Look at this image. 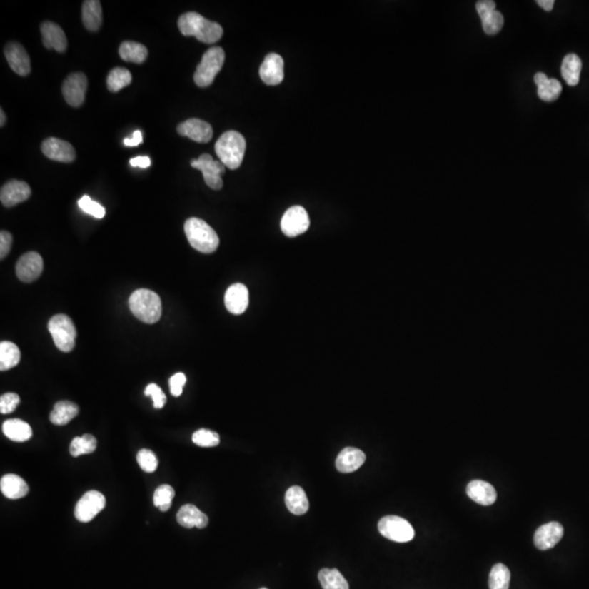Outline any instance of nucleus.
Masks as SVG:
<instances>
[{
    "instance_id": "nucleus-31",
    "label": "nucleus",
    "mask_w": 589,
    "mask_h": 589,
    "mask_svg": "<svg viewBox=\"0 0 589 589\" xmlns=\"http://www.w3.org/2000/svg\"><path fill=\"white\" fill-rule=\"evenodd\" d=\"M582 61L575 54H568L562 61V76L570 86H578L582 71Z\"/></svg>"
},
{
    "instance_id": "nucleus-49",
    "label": "nucleus",
    "mask_w": 589,
    "mask_h": 589,
    "mask_svg": "<svg viewBox=\"0 0 589 589\" xmlns=\"http://www.w3.org/2000/svg\"><path fill=\"white\" fill-rule=\"evenodd\" d=\"M0 117H1V119H0V126L3 127V126L5 125L6 123V115L5 113H4L3 109L0 111Z\"/></svg>"
},
{
    "instance_id": "nucleus-50",
    "label": "nucleus",
    "mask_w": 589,
    "mask_h": 589,
    "mask_svg": "<svg viewBox=\"0 0 589 589\" xmlns=\"http://www.w3.org/2000/svg\"><path fill=\"white\" fill-rule=\"evenodd\" d=\"M260 589H268V588H266V587H263V588H260Z\"/></svg>"
},
{
    "instance_id": "nucleus-48",
    "label": "nucleus",
    "mask_w": 589,
    "mask_h": 589,
    "mask_svg": "<svg viewBox=\"0 0 589 589\" xmlns=\"http://www.w3.org/2000/svg\"><path fill=\"white\" fill-rule=\"evenodd\" d=\"M537 4H538L539 7H541L543 10H545V11L549 12L553 9V6H555V0H538Z\"/></svg>"
},
{
    "instance_id": "nucleus-13",
    "label": "nucleus",
    "mask_w": 589,
    "mask_h": 589,
    "mask_svg": "<svg viewBox=\"0 0 589 589\" xmlns=\"http://www.w3.org/2000/svg\"><path fill=\"white\" fill-rule=\"evenodd\" d=\"M42 272L43 259L37 252H26L16 262V274L22 282H34L41 276Z\"/></svg>"
},
{
    "instance_id": "nucleus-35",
    "label": "nucleus",
    "mask_w": 589,
    "mask_h": 589,
    "mask_svg": "<svg viewBox=\"0 0 589 589\" xmlns=\"http://www.w3.org/2000/svg\"><path fill=\"white\" fill-rule=\"evenodd\" d=\"M132 76L125 68H114L107 76V88L111 92H118L131 84Z\"/></svg>"
},
{
    "instance_id": "nucleus-15",
    "label": "nucleus",
    "mask_w": 589,
    "mask_h": 589,
    "mask_svg": "<svg viewBox=\"0 0 589 589\" xmlns=\"http://www.w3.org/2000/svg\"><path fill=\"white\" fill-rule=\"evenodd\" d=\"M564 535V528L560 523L550 522L537 529L534 535V543L537 549H553L561 540Z\"/></svg>"
},
{
    "instance_id": "nucleus-44",
    "label": "nucleus",
    "mask_w": 589,
    "mask_h": 589,
    "mask_svg": "<svg viewBox=\"0 0 589 589\" xmlns=\"http://www.w3.org/2000/svg\"><path fill=\"white\" fill-rule=\"evenodd\" d=\"M187 382V378L183 372H177L169 379V388H171V396L178 398L183 394V386Z\"/></svg>"
},
{
    "instance_id": "nucleus-40",
    "label": "nucleus",
    "mask_w": 589,
    "mask_h": 589,
    "mask_svg": "<svg viewBox=\"0 0 589 589\" xmlns=\"http://www.w3.org/2000/svg\"><path fill=\"white\" fill-rule=\"evenodd\" d=\"M78 206L84 213L91 215L93 218L101 220L105 216V208L100 203L91 199L89 196H82L81 199L78 201Z\"/></svg>"
},
{
    "instance_id": "nucleus-46",
    "label": "nucleus",
    "mask_w": 589,
    "mask_h": 589,
    "mask_svg": "<svg viewBox=\"0 0 589 589\" xmlns=\"http://www.w3.org/2000/svg\"><path fill=\"white\" fill-rule=\"evenodd\" d=\"M130 165L132 167H140V168H148L151 166V160L148 156H138L130 160Z\"/></svg>"
},
{
    "instance_id": "nucleus-16",
    "label": "nucleus",
    "mask_w": 589,
    "mask_h": 589,
    "mask_svg": "<svg viewBox=\"0 0 589 589\" xmlns=\"http://www.w3.org/2000/svg\"><path fill=\"white\" fill-rule=\"evenodd\" d=\"M42 152L49 160L61 163H71L76 158V151L69 142L57 138H49L42 144Z\"/></svg>"
},
{
    "instance_id": "nucleus-24",
    "label": "nucleus",
    "mask_w": 589,
    "mask_h": 589,
    "mask_svg": "<svg viewBox=\"0 0 589 589\" xmlns=\"http://www.w3.org/2000/svg\"><path fill=\"white\" fill-rule=\"evenodd\" d=\"M177 522L185 528L203 529L208 526V518L206 514L192 504H186L181 506L177 514Z\"/></svg>"
},
{
    "instance_id": "nucleus-29",
    "label": "nucleus",
    "mask_w": 589,
    "mask_h": 589,
    "mask_svg": "<svg viewBox=\"0 0 589 589\" xmlns=\"http://www.w3.org/2000/svg\"><path fill=\"white\" fill-rule=\"evenodd\" d=\"M82 21L89 31L99 30L102 26V6L97 0H86L82 5Z\"/></svg>"
},
{
    "instance_id": "nucleus-41",
    "label": "nucleus",
    "mask_w": 589,
    "mask_h": 589,
    "mask_svg": "<svg viewBox=\"0 0 589 589\" xmlns=\"http://www.w3.org/2000/svg\"><path fill=\"white\" fill-rule=\"evenodd\" d=\"M136 460H138V464L141 467L142 470L146 471V473H154L157 466H158V460H157L155 454L153 453L152 450H146V448L139 450V453L136 455Z\"/></svg>"
},
{
    "instance_id": "nucleus-26",
    "label": "nucleus",
    "mask_w": 589,
    "mask_h": 589,
    "mask_svg": "<svg viewBox=\"0 0 589 589\" xmlns=\"http://www.w3.org/2000/svg\"><path fill=\"white\" fill-rule=\"evenodd\" d=\"M0 490L8 499H21L28 495L29 485L21 477L8 474L4 476L0 481Z\"/></svg>"
},
{
    "instance_id": "nucleus-27",
    "label": "nucleus",
    "mask_w": 589,
    "mask_h": 589,
    "mask_svg": "<svg viewBox=\"0 0 589 589\" xmlns=\"http://www.w3.org/2000/svg\"><path fill=\"white\" fill-rule=\"evenodd\" d=\"M285 503L289 512L295 515H303L309 510V501L305 490L298 485H293L287 490Z\"/></svg>"
},
{
    "instance_id": "nucleus-3",
    "label": "nucleus",
    "mask_w": 589,
    "mask_h": 589,
    "mask_svg": "<svg viewBox=\"0 0 589 589\" xmlns=\"http://www.w3.org/2000/svg\"><path fill=\"white\" fill-rule=\"evenodd\" d=\"M215 152L227 168H239L245 156V138L243 134L233 130L225 132L215 144Z\"/></svg>"
},
{
    "instance_id": "nucleus-4",
    "label": "nucleus",
    "mask_w": 589,
    "mask_h": 589,
    "mask_svg": "<svg viewBox=\"0 0 589 589\" xmlns=\"http://www.w3.org/2000/svg\"><path fill=\"white\" fill-rule=\"evenodd\" d=\"M185 233L192 248L202 253H212L220 245L216 231L200 218H191L186 221Z\"/></svg>"
},
{
    "instance_id": "nucleus-8",
    "label": "nucleus",
    "mask_w": 589,
    "mask_h": 589,
    "mask_svg": "<svg viewBox=\"0 0 589 589\" xmlns=\"http://www.w3.org/2000/svg\"><path fill=\"white\" fill-rule=\"evenodd\" d=\"M191 166L203 173L204 181L213 190L223 187L222 175L225 173V165L221 161H214L210 154H202L198 160L191 161Z\"/></svg>"
},
{
    "instance_id": "nucleus-38",
    "label": "nucleus",
    "mask_w": 589,
    "mask_h": 589,
    "mask_svg": "<svg viewBox=\"0 0 589 589\" xmlns=\"http://www.w3.org/2000/svg\"><path fill=\"white\" fill-rule=\"evenodd\" d=\"M175 497V490L171 485H163L155 490L154 505L160 508L161 512H167L171 508V502Z\"/></svg>"
},
{
    "instance_id": "nucleus-1",
    "label": "nucleus",
    "mask_w": 589,
    "mask_h": 589,
    "mask_svg": "<svg viewBox=\"0 0 589 589\" xmlns=\"http://www.w3.org/2000/svg\"><path fill=\"white\" fill-rule=\"evenodd\" d=\"M178 28L185 36H196L200 42L213 44L223 36V28L196 12H187L179 18Z\"/></svg>"
},
{
    "instance_id": "nucleus-45",
    "label": "nucleus",
    "mask_w": 589,
    "mask_h": 589,
    "mask_svg": "<svg viewBox=\"0 0 589 589\" xmlns=\"http://www.w3.org/2000/svg\"><path fill=\"white\" fill-rule=\"evenodd\" d=\"M12 236L9 231H3L0 233V259L4 260L7 257L12 246Z\"/></svg>"
},
{
    "instance_id": "nucleus-14",
    "label": "nucleus",
    "mask_w": 589,
    "mask_h": 589,
    "mask_svg": "<svg viewBox=\"0 0 589 589\" xmlns=\"http://www.w3.org/2000/svg\"><path fill=\"white\" fill-rule=\"evenodd\" d=\"M177 131L181 136H187L199 144H208L213 136V129L210 124L198 118H191L179 124Z\"/></svg>"
},
{
    "instance_id": "nucleus-22",
    "label": "nucleus",
    "mask_w": 589,
    "mask_h": 589,
    "mask_svg": "<svg viewBox=\"0 0 589 589\" xmlns=\"http://www.w3.org/2000/svg\"><path fill=\"white\" fill-rule=\"evenodd\" d=\"M467 495L480 505H493L497 501V491L487 481L473 480L466 488Z\"/></svg>"
},
{
    "instance_id": "nucleus-23",
    "label": "nucleus",
    "mask_w": 589,
    "mask_h": 589,
    "mask_svg": "<svg viewBox=\"0 0 589 589\" xmlns=\"http://www.w3.org/2000/svg\"><path fill=\"white\" fill-rule=\"evenodd\" d=\"M366 455L363 450L356 448H346L338 454L336 458V468L341 473L348 474L363 466Z\"/></svg>"
},
{
    "instance_id": "nucleus-2",
    "label": "nucleus",
    "mask_w": 589,
    "mask_h": 589,
    "mask_svg": "<svg viewBox=\"0 0 589 589\" xmlns=\"http://www.w3.org/2000/svg\"><path fill=\"white\" fill-rule=\"evenodd\" d=\"M129 308L134 317L144 323H156L162 317V301L150 289L134 291L129 298Z\"/></svg>"
},
{
    "instance_id": "nucleus-7",
    "label": "nucleus",
    "mask_w": 589,
    "mask_h": 589,
    "mask_svg": "<svg viewBox=\"0 0 589 589\" xmlns=\"http://www.w3.org/2000/svg\"><path fill=\"white\" fill-rule=\"evenodd\" d=\"M378 528L382 536L396 543H408L415 537L413 526L400 516L388 515L381 518Z\"/></svg>"
},
{
    "instance_id": "nucleus-6",
    "label": "nucleus",
    "mask_w": 589,
    "mask_h": 589,
    "mask_svg": "<svg viewBox=\"0 0 589 589\" xmlns=\"http://www.w3.org/2000/svg\"><path fill=\"white\" fill-rule=\"evenodd\" d=\"M49 331L59 351L69 353L76 345V330L74 322L66 314H56L49 320Z\"/></svg>"
},
{
    "instance_id": "nucleus-10",
    "label": "nucleus",
    "mask_w": 589,
    "mask_h": 589,
    "mask_svg": "<svg viewBox=\"0 0 589 589\" xmlns=\"http://www.w3.org/2000/svg\"><path fill=\"white\" fill-rule=\"evenodd\" d=\"M310 220L307 211L303 206H291L283 215L281 228L287 237H296L309 228Z\"/></svg>"
},
{
    "instance_id": "nucleus-39",
    "label": "nucleus",
    "mask_w": 589,
    "mask_h": 589,
    "mask_svg": "<svg viewBox=\"0 0 589 589\" xmlns=\"http://www.w3.org/2000/svg\"><path fill=\"white\" fill-rule=\"evenodd\" d=\"M192 441L202 448H213V446H218L221 440L220 436L216 432L208 429H200L194 432Z\"/></svg>"
},
{
    "instance_id": "nucleus-32",
    "label": "nucleus",
    "mask_w": 589,
    "mask_h": 589,
    "mask_svg": "<svg viewBox=\"0 0 589 589\" xmlns=\"http://www.w3.org/2000/svg\"><path fill=\"white\" fill-rule=\"evenodd\" d=\"M119 55L123 61L128 63L142 64L148 58V49L140 43L127 41L121 43Z\"/></svg>"
},
{
    "instance_id": "nucleus-9",
    "label": "nucleus",
    "mask_w": 589,
    "mask_h": 589,
    "mask_svg": "<svg viewBox=\"0 0 589 589\" xmlns=\"http://www.w3.org/2000/svg\"><path fill=\"white\" fill-rule=\"evenodd\" d=\"M106 500L104 495L99 491H89L81 499L79 500L74 508V516L81 523H89L104 510Z\"/></svg>"
},
{
    "instance_id": "nucleus-18",
    "label": "nucleus",
    "mask_w": 589,
    "mask_h": 589,
    "mask_svg": "<svg viewBox=\"0 0 589 589\" xmlns=\"http://www.w3.org/2000/svg\"><path fill=\"white\" fill-rule=\"evenodd\" d=\"M262 81L268 86H278L284 79V61L278 54H268L260 68Z\"/></svg>"
},
{
    "instance_id": "nucleus-42",
    "label": "nucleus",
    "mask_w": 589,
    "mask_h": 589,
    "mask_svg": "<svg viewBox=\"0 0 589 589\" xmlns=\"http://www.w3.org/2000/svg\"><path fill=\"white\" fill-rule=\"evenodd\" d=\"M144 394H146V396L152 398L153 404H154V407L156 409L163 408L165 404H166V396H165L162 388L157 386V384H148V386H146V391H144Z\"/></svg>"
},
{
    "instance_id": "nucleus-17",
    "label": "nucleus",
    "mask_w": 589,
    "mask_h": 589,
    "mask_svg": "<svg viewBox=\"0 0 589 589\" xmlns=\"http://www.w3.org/2000/svg\"><path fill=\"white\" fill-rule=\"evenodd\" d=\"M31 196V188L24 181H11L3 186L0 191V200L6 208L26 201Z\"/></svg>"
},
{
    "instance_id": "nucleus-11",
    "label": "nucleus",
    "mask_w": 589,
    "mask_h": 589,
    "mask_svg": "<svg viewBox=\"0 0 589 589\" xmlns=\"http://www.w3.org/2000/svg\"><path fill=\"white\" fill-rule=\"evenodd\" d=\"M88 79L82 72L71 74L63 84V95L66 102L72 107L81 106L86 99Z\"/></svg>"
},
{
    "instance_id": "nucleus-20",
    "label": "nucleus",
    "mask_w": 589,
    "mask_h": 589,
    "mask_svg": "<svg viewBox=\"0 0 589 589\" xmlns=\"http://www.w3.org/2000/svg\"><path fill=\"white\" fill-rule=\"evenodd\" d=\"M225 306L233 314H243L249 306V291L241 283L231 285L225 293Z\"/></svg>"
},
{
    "instance_id": "nucleus-47",
    "label": "nucleus",
    "mask_w": 589,
    "mask_h": 589,
    "mask_svg": "<svg viewBox=\"0 0 589 589\" xmlns=\"http://www.w3.org/2000/svg\"><path fill=\"white\" fill-rule=\"evenodd\" d=\"M144 141V136H142V132L140 130H136L132 134L131 139H125L124 140V144H125L126 146H138L139 144H142Z\"/></svg>"
},
{
    "instance_id": "nucleus-43",
    "label": "nucleus",
    "mask_w": 589,
    "mask_h": 589,
    "mask_svg": "<svg viewBox=\"0 0 589 589\" xmlns=\"http://www.w3.org/2000/svg\"><path fill=\"white\" fill-rule=\"evenodd\" d=\"M20 404V396L16 393H6L0 398V413L11 414Z\"/></svg>"
},
{
    "instance_id": "nucleus-37",
    "label": "nucleus",
    "mask_w": 589,
    "mask_h": 589,
    "mask_svg": "<svg viewBox=\"0 0 589 589\" xmlns=\"http://www.w3.org/2000/svg\"><path fill=\"white\" fill-rule=\"evenodd\" d=\"M510 572L508 566L502 563L495 564L491 572H490L489 588L508 589L510 588Z\"/></svg>"
},
{
    "instance_id": "nucleus-12",
    "label": "nucleus",
    "mask_w": 589,
    "mask_h": 589,
    "mask_svg": "<svg viewBox=\"0 0 589 589\" xmlns=\"http://www.w3.org/2000/svg\"><path fill=\"white\" fill-rule=\"evenodd\" d=\"M476 9L483 22V31L488 35L498 34L502 30L504 18L501 12L495 10L493 0H480L476 4Z\"/></svg>"
},
{
    "instance_id": "nucleus-5",
    "label": "nucleus",
    "mask_w": 589,
    "mask_h": 589,
    "mask_svg": "<svg viewBox=\"0 0 589 589\" xmlns=\"http://www.w3.org/2000/svg\"><path fill=\"white\" fill-rule=\"evenodd\" d=\"M225 53L222 47H212L204 53L201 63L196 67L194 82L200 88L211 86L223 68Z\"/></svg>"
},
{
    "instance_id": "nucleus-28",
    "label": "nucleus",
    "mask_w": 589,
    "mask_h": 589,
    "mask_svg": "<svg viewBox=\"0 0 589 589\" xmlns=\"http://www.w3.org/2000/svg\"><path fill=\"white\" fill-rule=\"evenodd\" d=\"M3 432L8 439L14 442H26L32 438L31 426L21 419H8L4 423Z\"/></svg>"
},
{
    "instance_id": "nucleus-25",
    "label": "nucleus",
    "mask_w": 589,
    "mask_h": 589,
    "mask_svg": "<svg viewBox=\"0 0 589 589\" xmlns=\"http://www.w3.org/2000/svg\"><path fill=\"white\" fill-rule=\"evenodd\" d=\"M535 84L538 86V96L545 102H553L559 99L562 86L557 79L548 78L543 72L535 74Z\"/></svg>"
},
{
    "instance_id": "nucleus-30",
    "label": "nucleus",
    "mask_w": 589,
    "mask_h": 589,
    "mask_svg": "<svg viewBox=\"0 0 589 589\" xmlns=\"http://www.w3.org/2000/svg\"><path fill=\"white\" fill-rule=\"evenodd\" d=\"M78 405L69 402V401H61V402L56 403L49 419L54 425L65 426L70 423L74 417L78 416Z\"/></svg>"
},
{
    "instance_id": "nucleus-34",
    "label": "nucleus",
    "mask_w": 589,
    "mask_h": 589,
    "mask_svg": "<svg viewBox=\"0 0 589 589\" xmlns=\"http://www.w3.org/2000/svg\"><path fill=\"white\" fill-rule=\"evenodd\" d=\"M318 578L323 589H349L346 578L336 568H322Z\"/></svg>"
},
{
    "instance_id": "nucleus-36",
    "label": "nucleus",
    "mask_w": 589,
    "mask_h": 589,
    "mask_svg": "<svg viewBox=\"0 0 589 589\" xmlns=\"http://www.w3.org/2000/svg\"><path fill=\"white\" fill-rule=\"evenodd\" d=\"M97 441L92 435H84L82 437L74 438L70 444V454L74 458H78L84 454H92L96 450Z\"/></svg>"
},
{
    "instance_id": "nucleus-33",
    "label": "nucleus",
    "mask_w": 589,
    "mask_h": 589,
    "mask_svg": "<svg viewBox=\"0 0 589 589\" xmlns=\"http://www.w3.org/2000/svg\"><path fill=\"white\" fill-rule=\"evenodd\" d=\"M21 359V351L11 342H1L0 344V370L7 371L16 367Z\"/></svg>"
},
{
    "instance_id": "nucleus-21",
    "label": "nucleus",
    "mask_w": 589,
    "mask_h": 589,
    "mask_svg": "<svg viewBox=\"0 0 589 589\" xmlns=\"http://www.w3.org/2000/svg\"><path fill=\"white\" fill-rule=\"evenodd\" d=\"M43 44L47 49H55L58 53H64L67 49V37L61 26L54 22L46 21L41 26Z\"/></svg>"
},
{
    "instance_id": "nucleus-19",
    "label": "nucleus",
    "mask_w": 589,
    "mask_h": 589,
    "mask_svg": "<svg viewBox=\"0 0 589 589\" xmlns=\"http://www.w3.org/2000/svg\"><path fill=\"white\" fill-rule=\"evenodd\" d=\"M5 55L10 68L19 76H26L31 72V61L22 45L9 43L6 46Z\"/></svg>"
}]
</instances>
